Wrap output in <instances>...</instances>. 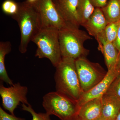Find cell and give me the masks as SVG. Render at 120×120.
<instances>
[{
	"label": "cell",
	"instance_id": "1",
	"mask_svg": "<svg viewBox=\"0 0 120 120\" xmlns=\"http://www.w3.org/2000/svg\"><path fill=\"white\" fill-rule=\"evenodd\" d=\"M19 11L12 16L17 22L20 32L19 50L22 53L27 50L28 45L32 39L43 28L41 16L35 7L26 0L19 3Z\"/></svg>",
	"mask_w": 120,
	"mask_h": 120
},
{
	"label": "cell",
	"instance_id": "2",
	"mask_svg": "<svg viewBox=\"0 0 120 120\" xmlns=\"http://www.w3.org/2000/svg\"><path fill=\"white\" fill-rule=\"evenodd\" d=\"M54 75L56 91L78 102L83 92L77 75L75 60L62 57Z\"/></svg>",
	"mask_w": 120,
	"mask_h": 120
},
{
	"label": "cell",
	"instance_id": "3",
	"mask_svg": "<svg viewBox=\"0 0 120 120\" xmlns=\"http://www.w3.org/2000/svg\"><path fill=\"white\" fill-rule=\"evenodd\" d=\"M58 34L62 57L76 60L88 56L90 50L84 46L85 41L92 39L88 33L67 22L64 27L58 30Z\"/></svg>",
	"mask_w": 120,
	"mask_h": 120
},
{
	"label": "cell",
	"instance_id": "4",
	"mask_svg": "<svg viewBox=\"0 0 120 120\" xmlns=\"http://www.w3.org/2000/svg\"><path fill=\"white\" fill-rule=\"evenodd\" d=\"M31 41L38 47L35 56L39 58H47L56 68L62 58L58 30L53 28H43Z\"/></svg>",
	"mask_w": 120,
	"mask_h": 120
},
{
	"label": "cell",
	"instance_id": "5",
	"mask_svg": "<svg viewBox=\"0 0 120 120\" xmlns=\"http://www.w3.org/2000/svg\"><path fill=\"white\" fill-rule=\"evenodd\" d=\"M42 106L47 114L61 120H70L77 116L79 107L77 101L57 91L43 96Z\"/></svg>",
	"mask_w": 120,
	"mask_h": 120
},
{
	"label": "cell",
	"instance_id": "6",
	"mask_svg": "<svg viewBox=\"0 0 120 120\" xmlns=\"http://www.w3.org/2000/svg\"><path fill=\"white\" fill-rule=\"evenodd\" d=\"M77 75L83 93L87 92L105 77V71L98 63L91 62L86 57L75 60Z\"/></svg>",
	"mask_w": 120,
	"mask_h": 120
},
{
	"label": "cell",
	"instance_id": "7",
	"mask_svg": "<svg viewBox=\"0 0 120 120\" xmlns=\"http://www.w3.org/2000/svg\"><path fill=\"white\" fill-rule=\"evenodd\" d=\"M32 4L40 15L43 28H55L59 30L67 24L54 0H38Z\"/></svg>",
	"mask_w": 120,
	"mask_h": 120
},
{
	"label": "cell",
	"instance_id": "8",
	"mask_svg": "<svg viewBox=\"0 0 120 120\" xmlns=\"http://www.w3.org/2000/svg\"><path fill=\"white\" fill-rule=\"evenodd\" d=\"M28 91V88L22 86L19 82L14 84L8 87L1 84L0 95L3 107L11 114L15 115L14 111L20 102L27 105L30 104L26 97Z\"/></svg>",
	"mask_w": 120,
	"mask_h": 120
},
{
	"label": "cell",
	"instance_id": "9",
	"mask_svg": "<svg viewBox=\"0 0 120 120\" xmlns=\"http://www.w3.org/2000/svg\"><path fill=\"white\" fill-rule=\"evenodd\" d=\"M119 73L116 68L107 71V75L102 81L90 90L82 93L77 102L79 106L91 99L102 97Z\"/></svg>",
	"mask_w": 120,
	"mask_h": 120
},
{
	"label": "cell",
	"instance_id": "10",
	"mask_svg": "<svg viewBox=\"0 0 120 120\" xmlns=\"http://www.w3.org/2000/svg\"><path fill=\"white\" fill-rule=\"evenodd\" d=\"M78 0H56L54 1L58 11L66 22L79 27L77 11Z\"/></svg>",
	"mask_w": 120,
	"mask_h": 120
},
{
	"label": "cell",
	"instance_id": "11",
	"mask_svg": "<svg viewBox=\"0 0 120 120\" xmlns=\"http://www.w3.org/2000/svg\"><path fill=\"white\" fill-rule=\"evenodd\" d=\"M108 24L101 8H95L92 15L83 26L90 36L95 38L104 30Z\"/></svg>",
	"mask_w": 120,
	"mask_h": 120
},
{
	"label": "cell",
	"instance_id": "12",
	"mask_svg": "<svg viewBox=\"0 0 120 120\" xmlns=\"http://www.w3.org/2000/svg\"><path fill=\"white\" fill-rule=\"evenodd\" d=\"M95 38L98 43V49L104 56L108 71L116 68L119 53L118 49L113 43L106 41L100 36Z\"/></svg>",
	"mask_w": 120,
	"mask_h": 120
},
{
	"label": "cell",
	"instance_id": "13",
	"mask_svg": "<svg viewBox=\"0 0 120 120\" xmlns=\"http://www.w3.org/2000/svg\"><path fill=\"white\" fill-rule=\"evenodd\" d=\"M102 97L91 99L80 106L77 114L79 118L81 120H95L101 116Z\"/></svg>",
	"mask_w": 120,
	"mask_h": 120
},
{
	"label": "cell",
	"instance_id": "14",
	"mask_svg": "<svg viewBox=\"0 0 120 120\" xmlns=\"http://www.w3.org/2000/svg\"><path fill=\"white\" fill-rule=\"evenodd\" d=\"M101 116L107 120H115L120 110V100L114 96L105 94L102 97Z\"/></svg>",
	"mask_w": 120,
	"mask_h": 120
},
{
	"label": "cell",
	"instance_id": "15",
	"mask_svg": "<svg viewBox=\"0 0 120 120\" xmlns=\"http://www.w3.org/2000/svg\"><path fill=\"white\" fill-rule=\"evenodd\" d=\"M11 50V43L9 41L0 42V79L7 84L12 86L13 82L9 78L7 73L5 65V56Z\"/></svg>",
	"mask_w": 120,
	"mask_h": 120
},
{
	"label": "cell",
	"instance_id": "16",
	"mask_svg": "<svg viewBox=\"0 0 120 120\" xmlns=\"http://www.w3.org/2000/svg\"><path fill=\"white\" fill-rule=\"evenodd\" d=\"M101 8L108 23L120 20V0H108Z\"/></svg>",
	"mask_w": 120,
	"mask_h": 120
},
{
	"label": "cell",
	"instance_id": "17",
	"mask_svg": "<svg viewBox=\"0 0 120 120\" xmlns=\"http://www.w3.org/2000/svg\"><path fill=\"white\" fill-rule=\"evenodd\" d=\"M95 8L91 0H79L77 13L80 26L85 24L94 12Z\"/></svg>",
	"mask_w": 120,
	"mask_h": 120
},
{
	"label": "cell",
	"instance_id": "18",
	"mask_svg": "<svg viewBox=\"0 0 120 120\" xmlns=\"http://www.w3.org/2000/svg\"><path fill=\"white\" fill-rule=\"evenodd\" d=\"M120 25V20L109 23L104 30L98 35L105 39L106 41L113 43L116 37Z\"/></svg>",
	"mask_w": 120,
	"mask_h": 120
},
{
	"label": "cell",
	"instance_id": "19",
	"mask_svg": "<svg viewBox=\"0 0 120 120\" xmlns=\"http://www.w3.org/2000/svg\"><path fill=\"white\" fill-rule=\"evenodd\" d=\"M19 3L13 0H5L2 3L1 8L3 12L7 15H14L19 11Z\"/></svg>",
	"mask_w": 120,
	"mask_h": 120
},
{
	"label": "cell",
	"instance_id": "20",
	"mask_svg": "<svg viewBox=\"0 0 120 120\" xmlns=\"http://www.w3.org/2000/svg\"><path fill=\"white\" fill-rule=\"evenodd\" d=\"M22 109L24 111L30 113L32 116V120H52L50 116L46 113H37L32 108L31 105L22 104Z\"/></svg>",
	"mask_w": 120,
	"mask_h": 120
},
{
	"label": "cell",
	"instance_id": "21",
	"mask_svg": "<svg viewBox=\"0 0 120 120\" xmlns=\"http://www.w3.org/2000/svg\"><path fill=\"white\" fill-rule=\"evenodd\" d=\"M105 94L112 95L120 100V72L114 79Z\"/></svg>",
	"mask_w": 120,
	"mask_h": 120
},
{
	"label": "cell",
	"instance_id": "22",
	"mask_svg": "<svg viewBox=\"0 0 120 120\" xmlns=\"http://www.w3.org/2000/svg\"><path fill=\"white\" fill-rule=\"evenodd\" d=\"M0 120H25L24 118L17 117L15 115L9 114L0 107Z\"/></svg>",
	"mask_w": 120,
	"mask_h": 120
},
{
	"label": "cell",
	"instance_id": "23",
	"mask_svg": "<svg viewBox=\"0 0 120 120\" xmlns=\"http://www.w3.org/2000/svg\"><path fill=\"white\" fill-rule=\"evenodd\" d=\"M108 0H91L95 8H102L107 4Z\"/></svg>",
	"mask_w": 120,
	"mask_h": 120
},
{
	"label": "cell",
	"instance_id": "24",
	"mask_svg": "<svg viewBox=\"0 0 120 120\" xmlns=\"http://www.w3.org/2000/svg\"><path fill=\"white\" fill-rule=\"evenodd\" d=\"M114 45L118 49L119 52H120V25L118 28V32L117 35L116 39L113 42Z\"/></svg>",
	"mask_w": 120,
	"mask_h": 120
},
{
	"label": "cell",
	"instance_id": "25",
	"mask_svg": "<svg viewBox=\"0 0 120 120\" xmlns=\"http://www.w3.org/2000/svg\"><path fill=\"white\" fill-rule=\"evenodd\" d=\"M116 68L119 72H120V52H119L118 60L116 65Z\"/></svg>",
	"mask_w": 120,
	"mask_h": 120
},
{
	"label": "cell",
	"instance_id": "26",
	"mask_svg": "<svg viewBox=\"0 0 120 120\" xmlns=\"http://www.w3.org/2000/svg\"><path fill=\"white\" fill-rule=\"evenodd\" d=\"M28 2L31 4H34L38 0H26Z\"/></svg>",
	"mask_w": 120,
	"mask_h": 120
},
{
	"label": "cell",
	"instance_id": "27",
	"mask_svg": "<svg viewBox=\"0 0 120 120\" xmlns=\"http://www.w3.org/2000/svg\"><path fill=\"white\" fill-rule=\"evenodd\" d=\"M115 120H120V110Z\"/></svg>",
	"mask_w": 120,
	"mask_h": 120
},
{
	"label": "cell",
	"instance_id": "28",
	"mask_svg": "<svg viewBox=\"0 0 120 120\" xmlns=\"http://www.w3.org/2000/svg\"><path fill=\"white\" fill-rule=\"evenodd\" d=\"M81 120L79 118V117L78 116H77L76 117H75V118H72V119H71V120Z\"/></svg>",
	"mask_w": 120,
	"mask_h": 120
},
{
	"label": "cell",
	"instance_id": "29",
	"mask_svg": "<svg viewBox=\"0 0 120 120\" xmlns=\"http://www.w3.org/2000/svg\"><path fill=\"white\" fill-rule=\"evenodd\" d=\"M107 120L105 119V118H103L101 116V117H99L98 119H96V120Z\"/></svg>",
	"mask_w": 120,
	"mask_h": 120
},
{
	"label": "cell",
	"instance_id": "30",
	"mask_svg": "<svg viewBox=\"0 0 120 120\" xmlns=\"http://www.w3.org/2000/svg\"><path fill=\"white\" fill-rule=\"evenodd\" d=\"M54 0L56 1V0Z\"/></svg>",
	"mask_w": 120,
	"mask_h": 120
}]
</instances>
